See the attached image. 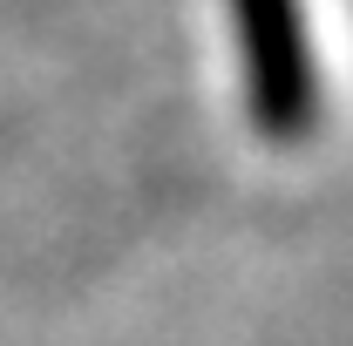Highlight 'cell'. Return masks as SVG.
I'll use <instances>...</instances> for the list:
<instances>
[{
  "label": "cell",
  "mask_w": 353,
  "mask_h": 346,
  "mask_svg": "<svg viewBox=\"0 0 353 346\" xmlns=\"http://www.w3.org/2000/svg\"><path fill=\"white\" fill-rule=\"evenodd\" d=\"M231 41H238V82H245V123L272 150H299L319 136V48H312L306 0H224Z\"/></svg>",
  "instance_id": "1"
}]
</instances>
